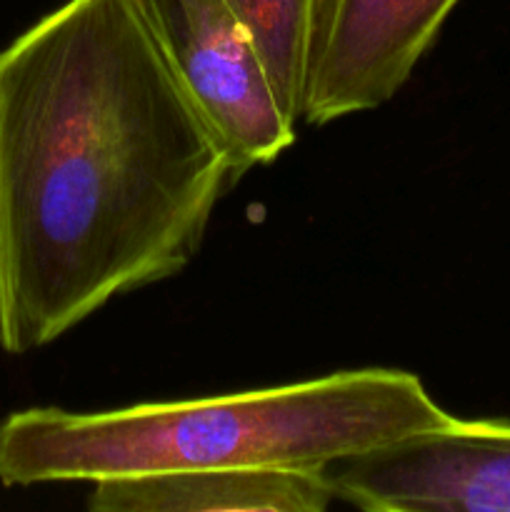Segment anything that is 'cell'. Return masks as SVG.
<instances>
[{"mask_svg": "<svg viewBox=\"0 0 510 512\" xmlns=\"http://www.w3.org/2000/svg\"><path fill=\"white\" fill-rule=\"evenodd\" d=\"M168 58L240 175L278 160L298 120L228 0H148Z\"/></svg>", "mask_w": 510, "mask_h": 512, "instance_id": "3957f363", "label": "cell"}, {"mask_svg": "<svg viewBox=\"0 0 510 512\" xmlns=\"http://www.w3.org/2000/svg\"><path fill=\"white\" fill-rule=\"evenodd\" d=\"M93 512H323L338 500L328 468H210L90 483Z\"/></svg>", "mask_w": 510, "mask_h": 512, "instance_id": "8992f818", "label": "cell"}, {"mask_svg": "<svg viewBox=\"0 0 510 512\" xmlns=\"http://www.w3.org/2000/svg\"><path fill=\"white\" fill-rule=\"evenodd\" d=\"M453 415L408 370L360 368L210 398L0 420V485L95 483L210 468H330Z\"/></svg>", "mask_w": 510, "mask_h": 512, "instance_id": "7a4b0ae2", "label": "cell"}, {"mask_svg": "<svg viewBox=\"0 0 510 512\" xmlns=\"http://www.w3.org/2000/svg\"><path fill=\"white\" fill-rule=\"evenodd\" d=\"M338 500L370 512H510V423L450 418L440 428L338 460Z\"/></svg>", "mask_w": 510, "mask_h": 512, "instance_id": "277c9868", "label": "cell"}, {"mask_svg": "<svg viewBox=\"0 0 510 512\" xmlns=\"http://www.w3.org/2000/svg\"><path fill=\"white\" fill-rule=\"evenodd\" d=\"M243 175L148 0H65L0 48V348L183 273Z\"/></svg>", "mask_w": 510, "mask_h": 512, "instance_id": "6da1fadb", "label": "cell"}, {"mask_svg": "<svg viewBox=\"0 0 510 512\" xmlns=\"http://www.w3.org/2000/svg\"><path fill=\"white\" fill-rule=\"evenodd\" d=\"M460 0H323L303 123L380 108L403 90Z\"/></svg>", "mask_w": 510, "mask_h": 512, "instance_id": "5b68a950", "label": "cell"}, {"mask_svg": "<svg viewBox=\"0 0 510 512\" xmlns=\"http://www.w3.org/2000/svg\"><path fill=\"white\" fill-rule=\"evenodd\" d=\"M228 5L253 35L288 115L300 123L323 0H228Z\"/></svg>", "mask_w": 510, "mask_h": 512, "instance_id": "52a82bcc", "label": "cell"}]
</instances>
